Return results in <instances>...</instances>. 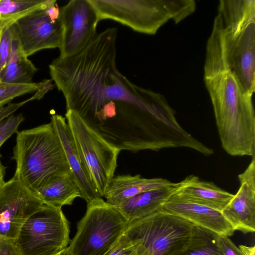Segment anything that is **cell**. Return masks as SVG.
<instances>
[{
    "instance_id": "6da1fadb",
    "label": "cell",
    "mask_w": 255,
    "mask_h": 255,
    "mask_svg": "<svg viewBox=\"0 0 255 255\" xmlns=\"http://www.w3.org/2000/svg\"><path fill=\"white\" fill-rule=\"evenodd\" d=\"M117 31L108 28L78 54L49 65L66 111L120 151L176 147L184 129L175 111L163 95L134 84L118 69Z\"/></svg>"
},
{
    "instance_id": "7a4b0ae2",
    "label": "cell",
    "mask_w": 255,
    "mask_h": 255,
    "mask_svg": "<svg viewBox=\"0 0 255 255\" xmlns=\"http://www.w3.org/2000/svg\"><path fill=\"white\" fill-rule=\"evenodd\" d=\"M222 146L234 156H255V113L252 96L247 93L227 61L204 67Z\"/></svg>"
},
{
    "instance_id": "3957f363",
    "label": "cell",
    "mask_w": 255,
    "mask_h": 255,
    "mask_svg": "<svg viewBox=\"0 0 255 255\" xmlns=\"http://www.w3.org/2000/svg\"><path fill=\"white\" fill-rule=\"evenodd\" d=\"M12 159L20 182L34 193L54 177L72 174L55 128L50 122L17 131Z\"/></svg>"
},
{
    "instance_id": "277c9868",
    "label": "cell",
    "mask_w": 255,
    "mask_h": 255,
    "mask_svg": "<svg viewBox=\"0 0 255 255\" xmlns=\"http://www.w3.org/2000/svg\"><path fill=\"white\" fill-rule=\"evenodd\" d=\"M128 224L118 209L103 198L87 204L86 212L68 246L70 255H104L118 242Z\"/></svg>"
},
{
    "instance_id": "5b68a950",
    "label": "cell",
    "mask_w": 255,
    "mask_h": 255,
    "mask_svg": "<svg viewBox=\"0 0 255 255\" xmlns=\"http://www.w3.org/2000/svg\"><path fill=\"white\" fill-rule=\"evenodd\" d=\"M197 226L162 209L128 224L125 235L139 242L147 255H172L185 246Z\"/></svg>"
},
{
    "instance_id": "8992f818",
    "label": "cell",
    "mask_w": 255,
    "mask_h": 255,
    "mask_svg": "<svg viewBox=\"0 0 255 255\" xmlns=\"http://www.w3.org/2000/svg\"><path fill=\"white\" fill-rule=\"evenodd\" d=\"M65 118L83 166L97 192L103 198L115 176L120 151L74 112L66 111Z\"/></svg>"
},
{
    "instance_id": "52a82bcc",
    "label": "cell",
    "mask_w": 255,
    "mask_h": 255,
    "mask_svg": "<svg viewBox=\"0 0 255 255\" xmlns=\"http://www.w3.org/2000/svg\"><path fill=\"white\" fill-rule=\"evenodd\" d=\"M69 233L62 208L45 204L25 221L14 241L21 255H54L68 246Z\"/></svg>"
},
{
    "instance_id": "ba28073f",
    "label": "cell",
    "mask_w": 255,
    "mask_h": 255,
    "mask_svg": "<svg viewBox=\"0 0 255 255\" xmlns=\"http://www.w3.org/2000/svg\"><path fill=\"white\" fill-rule=\"evenodd\" d=\"M99 21L111 19L135 31L155 34L170 19L162 0H90Z\"/></svg>"
},
{
    "instance_id": "9c48e42d",
    "label": "cell",
    "mask_w": 255,
    "mask_h": 255,
    "mask_svg": "<svg viewBox=\"0 0 255 255\" xmlns=\"http://www.w3.org/2000/svg\"><path fill=\"white\" fill-rule=\"evenodd\" d=\"M15 24L27 57L43 49L59 48L62 28L56 0H47L44 6L19 19Z\"/></svg>"
},
{
    "instance_id": "30bf717a",
    "label": "cell",
    "mask_w": 255,
    "mask_h": 255,
    "mask_svg": "<svg viewBox=\"0 0 255 255\" xmlns=\"http://www.w3.org/2000/svg\"><path fill=\"white\" fill-rule=\"evenodd\" d=\"M62 33L60 58L83 50L96 34L99 22L97 10L90 0H72L60 8Z\"/></svg>"
},
{
    "instance_id": "8fae6325",
    "label": "cell",
    "mask_w": 255,
    "mask_h": 255,
    "mask_svg": "<svg viewBox=\"0 0 255 255\" xmlns=\"http://www.w3.org/2000/svg\"><path fill=\"white\" fill-rule=\"evenodd\" d=\"M44 205L14 175L0 187V237L15 240L25 221Z\"/></svg>"
},
{
    "instance_id": "7c38bea8",
    "label": "cell",
    "mask_w": 255,
    "mask_h": 255,
    "mask_svg": "<svg viewBox=\"0 0 255 255\" xmlns=\"http://www.w3.org/2000/svg\"><path fill=\"white\" fill-rule=\"evenodd\" d=\"M223 28L229 68L244 90L253 95L255 87V19Z\"/></svg>"
},
{
    "instance_id": "4fadbf2b",
    "label": "cell",
    "mask_w": 255,
    "mask_h": 255,
    "mask_svg": "<svg viewBox=\"0 0 255 255\" xmlns=\"http://www.w3.org/2000/svg\"><path fill=\"white\" fill-rule=\"evenodd\" d=\"M240 187L222 211L235 231L243 233L255 231V157L238 175Z\"/></svg>"
},
{
    "instance_id": "5bb4252c",
    "label": "cell",
    "mask_w": 255,
    "mask_h": 255,
    "mask_svg": "<svg viewBox=\"0 0 255 255\" xmlns=\"http://www.w3.org/2000/svg\"><path fill=\"white\" fill-rule=\"evenodd\" d=\"M162 209L219 236H232L235 231L221 211L207 206L170 198Z\"/></svg>"
},
{
    "instance_id": "9a60e30c",
    "label": "cell",
    "mask_w": 255,
    "mask_h": 255,
    "mask_svg": "<svg viewBox=\"0 0 255 255\" xmlns=\"http://www.w3.org/2000/svg\"><path fill=\"white\" fill-rule=\"evenodd\" d=\"M51 122L63 147L73 178L80 190L81 198L86 201L87 204L103 198L97 192L83 166L65 117L53 114Z\"/></svg>"
},
{
    "instance_id": "2e32d148",
    "label": "cell",
    "mask_w": 255,
    "mask_h": 255,
    "mask_svg": "<svg viewBox=\"0 0 255 255\" xmlns=\"http://www.w3.org/2000/svg\"><path fill=\"white\" fill-rule=\"evenodd\" d=\"M178 186L170 198L207 206L221 211L234 196L212 182L201 180L190 175L178 182Z\"/></svg>"
},
{
    "instance_id": "e0dca14e",
    "label": "cell",
    "mask_w": 255,
    "mask_h": 255,
    "mask_svg": "<svg viewBox=\"0 0 255 255\" xmlns=\"http://www.w3.org/2000/svg\"><path fill=\"white\" fill-rule=\"evenodd\" d=\"M178 186V183H172L140 193L126 199L116 207L129 224L162 209Z\"/></svg>"
},
{
    "instance_id": "ac0fdd59",
    "label": "cell",
    "mask_w": 255,
    "mask_h": 255,
    "mask_svg": "<svg viewBox=\"0 0 255 255\" xmlns=\"http://www.w3.org/2000/svg\"><path fill=\"white\" fill-rule=\"evenodd\" d=\"M172 183L162 178H143L139 174L114 176L104 197L107 203L117 207L126 199L136 194Z\"/></svg>"
},
{
    "instance_id": "d6986e66",
    "label": "cell",
    "mask_w": 255,
    "mask_h": 255,
    "mask_svg": "<svg viewBox=\"0 0 255 255\" xmlns=\"http://www.w3.org/2000/svg\"><path fill=\"white\" fill-rule=\"evenodd\" d=\"M12 43L8 61L0 73V80L13 84H28L37 69L25 54L21 46L15 23L11 25Z\"/></svg>"
},
{
    "instance_id": "ffe728a7",
    "label": "cell",
    "mask_w": 255,
    "mask_h": 255,
    "mask_svg": "<svg viewBox=\"0 0 255 255\" xmlns=\"http://www.w3.org/2000/svg\"><path fill=\"white\" fill-rule=\"evenodd\" d=\"M35 194L44 204L58 208L71 205L76 198L81 197L80 190L72 174L54 177Z\"/></svg>"
},
{
    "instance_id": "44dd1931",
    "label": "cell",
    "mask_w": 255,
    "mask_h": 255,
    "mask_svg": "<svg viewBox=\"0 0 255 255\" xmlns=\"http://www.w3.org/2000/svg\"><path fill=\"white\" fill-rule=\"evenodd\" d=\"M224 27H229L255 19V0H221L218 13Z\"/></svg>"
},
{
    "instance_id": "7402d4cb",
    "label": "cell",
    "mask_w": 255,
    "mask_h": 255,
    "mask_svg": "<svg viewBox=\"0 0 255 255\" xmlns=\"http://www.w3.org/2000/svg\"><path fill=\"white\" fill-rule=\"evenodd\" d=\"M47 0H0V26L3 31L19 19L44 6Z\"/></svg>"
},
{
    "instance_id": "603a6c76",
    "label": "cell",
    "mask_w": 255,
    "mask_h": 255,
    "mask_svg": "<svg viewBox=\"0 0 255 255\" xmlns=\"http://www.w3.org/2000/svg\"><path fill=\"white\" fill-rule=\"evenodd\" d=\"M218 236L197 226L191 240L172 255H223L218 243Z\"/></svg>"
},
{
    "instance_id": "cb8c5ba5",
    "label": "cell",
    "mask_w": 255,
    "mask_h": 255,
    "mask_svg": "<svg viewBox=\"0 0 255 255\" xmlns=\"http://www.w3.org/2000/svg\"><path fill=\"white\" fill-rule=\"evenodd\" d=\"M38 87L39 83L20 84L6 83L0 80V109L15 98L35 92Z\"/></svg>"
},
{
    "instance_id": "d4e9b609",
    "label": "cell",
    "mask_w": 255,
    "mask_h": 255,
    "mask_svg": "<svg viewBox=\"0 0 255 255\" xmlns=\"http://www.w3.org/2000/svg\"><path fill=\"white\" fill-rule=\"evenodd\" d=\"M170 19L177 24L194 12L196 7L194 0H162Z\"/></svg>"
},
{
    "instance_id": "484cf974",
    "label": "cell",
    "mask_w": 255,
    "mask_h": 255,
    "mask_svg": "<svg viewBox=\"0 0 255 255\" xmlns=\"http://www.w3.org/2000/svg\"><path fill=\"white\" fill-rule=\"evenodd\" d=\"M104 255H147L145 249L138 242L131 241L124 234Z\"/></svg>"
},
{
    "instance_id": "4316f807",
    "label": "cell",
    "mask_w": 255,
    "mask_h": 255,
    "mask_svg": "<svg viewBox=\"0 0 255 255\" xmlns=\"http://www.w3.org/2000/svg\"><path fill=\"white\" fill-rule=\"evenodd\" d=\"M24 118L22 114L11 115L0 122V147L13 133L17 132L20 124Z\"/></svg>"
},
{
    "instance_id": "83f0119b",
    "label": "cell",
    "mask_w": 255,
    "mask_h": 255,
    "mask_svg": "<svg viewBox=\"0 0 255 255\" xmlns=\"http://www.w3.org/2000/svg\"><path fill=\"white\" fill-rule=\"evenodd\" d=\"M12 31L11 26L2 31L0 40V73L6 66L11 52Z\"/></svg>"
},
{
    "instance_id": "f1b7e54d",
    "label": "cell",
    "mask_w": 255,
    "mask_h": 255,
    "mask_svg": "<svg viewBox=\"0 0 255 255\" xmlns=\"http://www.w3.org/2000/svg\"><path fill=\"white\" fill-rule=\"evenodd\" d=\"M218 243L223 255H243L241 250L228 236H218Z\"/></svg>"
},
{
    "instance_id": "f546056e",
    "label": "cell",
    "mask_w": 255,
    "mask_h": 255,
    "mask_svg": "<svg viewBox=\"0 0 255 255\" xmlns=\"http://www.w3.org/2000/svg\"><path fill=\"white\" fill-rule=\"evenodd\" d=\"M0 255H21L14 240L0 237Z\"/></svg>"
},
{
    "instance_id": "4dcf8cb0",
    "label": "cell",
    "mask_w": 255,
    "mask_h": 255,
    "mask_svg": "<svg viewBox=\"0 0 255 255\" xmlns=\"http://www.w3.org/2000/svg\"><path fill=\"white\" fill-rule=\"evenodd\" d=\"M54 85L51 79H46L39 83V87L34 94L31 97V100L41 99L50 90L53 89Z\"/></svg>"
},
{
    "instance_id": "1f68e13d",
    "label": "cell",
    "mask_w": 255,
    "mask_h": 255,
    "mask_svg": "<svg viewBox=\"0 0 255 255\" xmlns=\"http://www.w3.org/2000/svg\"><path fill=\"white\" fill-rule=\"evenodd\" d=\"M31 101L29 98L24 101L18 103L9 104L8 106L3 107L0 109V122L12 115L19 107L25 104L26 103Z\"/></svg>"
},
{
    "instance_id": "d6a6232c",
    "label": "cell",
    "mask_w": 255,
    "mask_h": 255,
    "mask_svg": "<svg viewBox=\"0 0 255 255\" xmlns=\"http://www.w3.org/2000/svg\"><path fill=\"white\" fill-rule=\"evenodd\" d=\"M239 249L241 250L243 255H255V246L248 247L244 245H240Z\"/></svg>"
},
{
    "instance_id": "836d02e7",
    "label": "cell",
    "mask_w": 255,
    "mask_h": 255,
    "mask_svg": "<svg viewBox=\"0 0 255 255\" xmlns=\"http://www.w3.org/2000/svg\"><path fill=\"white\" fill-rule=\"evenodd\" d=\"M6 167L2 165L0 160V187L5 182L4 178L5 174Z\"/></svg>"
},
{
    "instance_id": "e575fe53",
    "label": "cell",
    "mask_w": 255,
    "mask_h": 255,
    "mask_svg": "<svg viewBox=\"0 0 255 255\" xmlns=\"http://www.w3.org/2000/svg\"><path fill=\"white\" fill-rule=\"evenodd\" d=\"M54 255H70L68 247Z\"/></svg>"
},
{
    "instance_id": "d590c367",
    "label": "cell",
    "mask_w": 255,
    "mask_h": 255,
    "mask_svg": "<svg viewBox=\"0 0 255 255\" xmlns=\"http://www.w3.org/2000/svg\"><path fill=\"white\" fill-rule=\"evenodd\" d=\"M2 33V31L0 28V38H1V34Z\"/></svg>"
}]
</instances>
